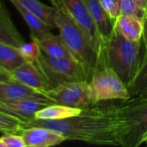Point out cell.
<instances>
[{"label":"cell","mask_w":147,"mask_h":147,"mask_svg":"<svg viewBox=\"0 0 147 147\" xmlns=\"http://www.w3.org/2000/svg\"><path fill=\"white\" fill-rule=\"evenodd\" d=\"M42 127L63 135L66 140L82 141L98 146H123L130 127L121 105L92 104L75 116L62 120L30 119L23 121L22 129Z\"/></svg>","instance_id":"6da1fadb"},{"label":"cell","mask_w":147,"mask_h":147,"mask_svg":"<svg viewBox=\"0 0 147 147\" xmlns=\"http://www.w3.org/2000/svg\"><path fill=\"white\" fill-rule=\"evenodd\" d=\"M54 22L59 35L74 59L85 70L89 81L98 66L101 53L94 48L82 28L66 12L56 9Z\"/></svg>","instance_id":"7a4b0ae2"},{"label":"cell","mask_w":147,"mask_h":147,"mask_svg":"<svg viewBox=\"0 0 147 147\" xmlns=\"http://www.w3.org/2000/svg\"><path fill=\"white\" fill-rule=\"evenodd\" d=\"M143 52L142 40L139 41L129 40L120 34L115 28L105 42L107 62L127 87L139 69Z\"/></svg>","instance_id":"3957f363"},{"label":"cell","mask_w":147,"mask_h":147,"mask_svg":"<svg viewBox=\"0 0 147 147\" xmlns=\"http://www.w3.org/2000/svg\"><path fill=\"white\" fill-rule=\"evenodd\" d=\"M89 83L91 89L93 104L111 100L125 101L131 97L125 83L115 70L109 65L106 59L105 48L100 54L98 66Z\"/></svg>","instance_id":"277c9868"},{"label":"cell","mask_w":147,"mask_h":147,"mask_svg":"<svg viewBox=\"0 0 147 147\" xmlns=\"http://www.w3.org/2000/svg\"><path fill=\"white\" fill-rule=\"evenodd\" d=\"M35 65L47 78L52 87L65 82L88 81L85 70L74 59L53 58L41 52Z\"/></svg>","instance_id":"5b68a950"},{"label":"cell","mask_w":147,"mask_h":147,"mask_svg":"<svg viewBox=\"0 0 147 147\" xmlns=\"http://www.w3.org/2000/svg\"><path fill=\"white\" fill-rule=\"evenodd\" d=\"M120 105L130 127L124 147L140 146L147 134V94L130 97Z\"/></svg>","instance_id":"8992f818"},{"label":"cell","mask_w":147,"mask_h":147,"mask_svg":"<svg viewBox=\"0 0 147 147\" xmlns=\"http://www.w3.org/2000/svg\"><path fill=\"white\" fill-rule=\"evenodd\" d=\"M43 95L53 103L72 108L84 109L93 104L90 85L86 80L58 84Z\"/></svg>","instance_id":"52a82bcc"},{"label":"cell","mask_w":147,"mask_h":147,"mask_svg":"<svg viewBox=\"0 0 147 147\" xmlns=\"http://www.w3.org/2000/svg\"><path fill=\"white\" fill-rule=\"evenodd\" d=\"M65 12L84 32L94 48L100 53L105 47L100 33L90 17L84 0H61Z\"/></svg>","instance_id":"ba28073f"},{"label":"cell","mask_w":147,"mask_h":147,"mask_svg":"<svg viewBox=\"0 0 147 147\" xmlns=\"http://www.w3.org/2000/svg\"><path fill=\"white\" fill-rule=\"evenodd\" d=\"M52 104L53 102L41 94L19 99L0 100V110L26 121L34 119V114L37 111Z\"/></svg>","instance_id":"9c48e42d"},{"label":"cell","mask_w":147,"mask_h":147,"mask_svg":"<svg viewBox=\"0 0 147 147\" xmlns=\"http://www.w3.org/2000/svg\"><path fill=\"white\" fill-rule=\"evenodd\" d=\"M11 76L16 80L41 94L52 89V85L35 64L24 62L12 71Z\"/></svg>","instance_id":"30bf717a"},{"label":"cell","mask_w":147,"mask_h":147,"mask_svg":"<svg viewBox=\"0 0 147 147\" xmlns=\"http://www.w3.org/2000/svg\"><path fill=\"white\" fill-rule=\"evenodd\" d=\"M25 146L49 147L59 145L66 140L60 134L42 127H30L20 132Z\"/></svg>","instance_id":"8fae6325"},{"label":"cell","mask_w":147,"mask_h":147,"mask_svg":"<svg viewBox=\"0 0 147 147\" xmlns=\"http://www.w3.org/2000/svg\"><path fill=\"white\" fill-rule=\"evenodd\" d=\"M84 2L102 40L106 42L115 29V20L110 18L103 9L100 0H84Z\"/></svg>","instance_id":"7c38bea8"},{"label":"cell","mask_w":147,"mask_h":147,"mask_svg":"<svg viewBox=\"0 0 147 147\" xmlns=\"http://www.w3.org/2000/svg\"><path fill=\"white\" fill-rule=\"evenodd\" d=\"M0 42L19 47L25 43L22 34L15 26L9 11L0 6Z\"/></svg>","instance_id":"4fadbf2b"},{"label":"cell","mask_w":147,"mask_h":147,"mask_svg":"<svg viewBox=\"0 0 147 147\" xmlns=\"http://www.w3.org/2000/svg\"><path fill=\"white\" fill-rule=\"evenodd\" d=\"M115 28L129 40L139 41L142 40L143 21L137 17L120 15L115 21Z\"/></svg>","instance_id":"5bb4252c"},{"label":"cell","mask_w":147,"mask_h":147,"mask_svg":"<svg viewBox=\"0 0 147 147\" xmlns=\"http://www.w3.org/2000/svg\"><path fill=\"white\" fill-rule=\"evenodd\" d=\"M81 110L82 109L72 108L69 106L53 103L37 111L34 114V119L43 120V121L62 120V119H66L69 117L78 115L81 112Z\"/></svg>","instance_id":"9a60e30c"},{"label":"cell","mask_w":147,"mask_h":147,"mask_svg":"<svg viewBox=\"0 0 147 147\" xmlns=\"http://www.w3.org/2000/svg\"><path fill=\"white\" fill-rule=\"evenodd\" d=\"M38 95L41 93L16 80L0 83V100H13Z\"/></svg>","instance_id":"2e32d148"},{"label":"cell","mask_w":147,"mask_h":147,"mask_svg":"<svg viewBox=\"0 0 147 147\" xmlns=\"http://www.w3.org/2000/svg\"><path fill=\"white\" fill-rule=\"evenodd\" d=\"M37 42L40 47L41 52L47 56L53 58L74 59L59 35L53 34Z\"/></svg>","instance_id":"e0dca14e"},{"label":"cell","mask_w":147,"mask_h":147,"mask_svg":"<svg viewBox=\"0 0 147 147\" xmlns=\"http://www.w3.org/2000/svg\"><path fill=\"white\" fill-rule=\"evenodd\" d=\"M27 9L34 14L37 17L42 20L52 29L56 28L54 16L56 9L53 6H49L43 3L40 0H16Z\"/></svg>","instance_id":"ac0fdd59"},{"label":"cell","mask_w":147,"mask_h":147,"mask_svg":"<svg viewBox=\"0 0 147 147\" xmlns=\"http://www.w3.org/2000/svg\"><path fill=\"white\" fill-rule=\"evenodd\" d=\"M24 62L17 47L0 42V68L11 72Z\"/></svg>","instance_id":"d6986e66"},{"label":"cell","mask_w":147,"mask_h":147,"mask_svg":"<svg viewBox=\"0 0 147 147\" xmlns=\"http://www.w3.org/2000/svg\"><path fill=\"white\" fill-rule=\"evenodd\" d=\"M131 97L147 94V57L141 59L139 69L127 85Z\"/></svg>","instance_id":"ffe728a7"},{"label":"cell","mask_w":147,"mask_h":147,"mask_svg":"<svg viewBox=\"0 0 147 147\" xmlns=\"http://www.w3.org/2000/svg\"><path fill=\"white\" fill-rule=\"evenodd\" d=\"M23 121L10 114L0 110V132L3 134H20Z\"/></svg>","instance_id":"44dd1931"},{"label":"cell","mask_w":147,"mask_h":147,"mask_svg":"<svg viewBox=\"0 0 147 147\" xmlns=\"http://www.w3.org/2000/svg\"><path fill=\"white\" fill-rule=\"evenodd\" d=\"M120 15L131 16L143 21L146 10L141 9L135 0H116Z\"/></svg>","instance_id":"7402d4cb"},{"label":"cell","mask_w":147,"mask_h":147,"mask_svg":"<svg viewBox=\"0 0 147 147\" xmlns=\"http://www.w3.org/2000/svg\"><path fill=\"white\" fill-rule=\"evenodd\" d=\"M22 57L25 62L35 64L38 60V58L41 53L40 47L38 42L34 40H31L30 42L23 43L22 46L17 47Z\"/></svg>","instance_id":"603a6c76"},{"label":"cell","mask_w":147,"mask_h":147,"mask_svg":"<svg viewBox=\"0 0 147 147\" xmlns=\"http://www.w3.org/2000/svg\"><path fill=\"white\" fill-rule=\"evenodd\" d=\"M0 147H25V143L20 134H4L0 138Z\"/></svg>","instance_id":"cb8c5ba5"},{"label":"cell","mask_w":147,"mask_h":147,"mask_svg":"<svg viewBox=\"0 0 147 147\" xmlns=\"http://www.w3.org/2000/svg\"><path fill=\"white\" fill-rule=\"evenodd\" d=\"M100 3L109 17L115 21V19L120 16L116 0H100Z\"/></svg>","instance_id":"d4e9b609"},{"label":"cell","mask_w":147,"mask_h":147,"mask_svg":"<svg viewBox=\"0 0 147 147\" xmlns=\"http://www.w3.org/2000/svg\"><path fill=\"white\" fill-rule=\"evenodd\" d=\"M142 42H143V56L142 59L147 57V9H146L145 17L143 19V34H142Z\"/></svg>","instance_id":"484cf974"},{"label":"cell","mask_w":147,"mask_h":147,"mask_svg":"<svg viewBox=\"0 0 147 147\" xmlns=\"http://www.w3.org/2000/svg\"><path fill=\"white\" fill-rule=\"evenodd\" d=\"M13 80L11 73L9 71H7L2 68H0V83L1 82H8Z\"/></svg>","instance_id":"4316f807"},{"label":"cell","mask_w":147,"mask_h":147,"mask_svg":"<svg viewBox=\"0 0 147 147\" xmlns=\"http://www.w3.org/2000/svg\"><path fill=\"white\" fill-rule=\"evenodd\" d=\"M48 1L52 3V5H53L55 9H60V10H63V11L65 12L64 4H63V3H62L61 0H48Z\"/></svg>","instance_id":"83f0119b"},{"label":"cell","mask_w":147,"mask_h":147,"mask_svg":"<svg viewBox=\"0 0 147 147\" xmlns=\"http://www.w3.org/2000/svg\"><path fill=\"white\" fill-rule=\"evenodd\" d=\"M135 2L144 10H146L147 9V0H135Z\"/></svg>","instance_id":"f1b7e54d"},{"label":"cell","mask_w":147,"mask_h":147,"mask_svg":"<svg viewBox=\"0 0 147 147\" xmlns=\"http://www.w3.org/2000/svg\"><path fill=\"white\" fill-rule=\"evenodd\" d=\"M144 143H146V146H147V137H146V140H145Z\"/></svg>","instance_id":"f546056e"},{"label":"cell","mask_w":147,"mask_h":147,"mask_svg":"<svg viewBox=\"0 0 147 147\" xmlns=\"http://www.w3.org/2000/svg\"><path fill=\"white\" fill-rule=\"evenodd\" d=\"M2 5V3H1V0H0V6Z\"/></svg>","instance_id":"4dcf8cb0"},{"label":"cell","mask_w":147,"mask_h":147,"mask_svg":"<svg viewBox=\"0 0 147 147\" xmlns=\"http://www.w3.org/2000/svg\"><path fill=\"white\" fill-rule=\"evenodd\" d=\"M147 137V134H146V138ZM146 138H145V140H146ZM144 141H145V140H144Z\"/></svg>","instance_id":"1f68e13d"}]
</instances>
